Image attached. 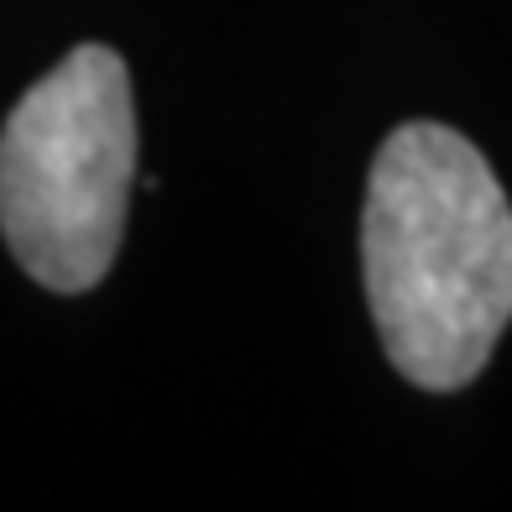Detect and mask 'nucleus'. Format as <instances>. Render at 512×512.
<instances>
[{"label": "nucleus", "mask_w": 512, "mask_h": 512, "mask_svg": "<svg viewBox=\"0 0 512 512\" xmlns=\"http://www.w3.org/2000/svg\"><path fill=\"white\" fill-rule=\"evenodd\" d=\"M361 267L387 361L413 387L481 377L512 324V204L460 131L408 121L371 162Z\"/></svg>", "instance_id": "nucleus-1"}, {"label": "nucleus", "mask_w": 512, "mask_h": 512, "mask_svg": "<svg viewBox=\"0 0 512 512\" xmlns=\"http://www.w3.org/2000/svg\"><path fill=\"white\" fill-rule=\"evenodd\" d=\"M136 183L126 63L100 42L42 74L0 131V236L32 283L84 293L110 272Z\"/></svg>", "instance_id": "nucleus-2"}]
</instances>
